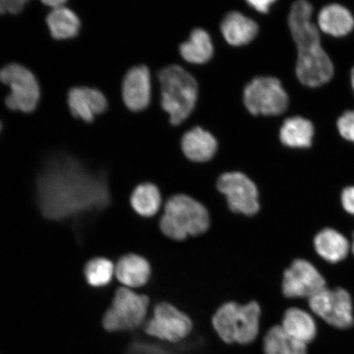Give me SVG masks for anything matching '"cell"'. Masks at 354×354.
<instances>
[{
	"label": "cell",
	"mask_w": 354,
	"mask_h": 354,
	"mask_svg": "<svg viewBox=\"0 0 354 354\" xmlns=\"http://www.w3.org/2000/svg\"><path fill=\"white\" fill-rule=\"evenodd\" d=\"M281 326L290 337L305 344L311 342L317 334L316 323L313 318L298 308L286 310Z\"/></svg>",
	"instance_id": "19"
},
{
	"label": "cell",
	"mask_w": 354,
	"mask_h": 354,
	"mask_svg": "<svg viewBox=\"0 0 354 354\" xmlns=\"http://www.w3.org/2000/svg\"><path fill=\"white\" fill-rule=\"evenodd\" d=\"M225 41L234 46H240L253 41L259 32V26L240 12H231L225 16L221 25Z\"/></svg>",
	"instance_id": "16"
},
{
	"label": "cell",
	"mask_w": 354,
	"mask_h": 354,
	"mask_svg": "<svg viewBox=\"0 0 354 354\" xmlns=\"http://www.w3.org/2000/svg\"><path fill=\"white\" fill-rule=\"evenodd\" d=\"M132 209L145 218H151L158 214L162 205V196L156 185L143 183L133 190L131 196Z\"/></svg>",
	"instance_id": "24"
},
{
	"label": "cell",
	"mask_w": 354,
	"mask_h": 354,
	"mask_svg": "<svg viewBox=\"0 0 354 354\" xmlns=\"http://www.w3.org/2000/svg\"><path fill=\"white\" fill-rule=\"evenodd\" d=\"M216 187L227 199L229 209L236 214L250 216L259 212L258 188L242 172H225L219 177Z\"/></svg>",
	"instance_id": "9"
},
{
	"label": "cell",
	"mask_w": 354,
	"mask_h": 354,
	"mask_svg": "<svg viewBox=\"0 0 354 354\" xmlns=\"http://www.w3.org/2000/svg\"><path fill=\"white\" fill-rule=\"evenodd\" d=\"M352 250H353V253L354 254V233H353V236Z\"/></svg>",
	"instance_id": "33"
},
{
	"label": "cell",
	"mask_w": 354,
	"mask_h": 354,
	"mask_svg": "<svg viewBox=\"0 0 354 354\" xmlns=\"http://www.w3.org/2000/svg\"><path fill=\"white\" fill-rule=\"evenodd\" d=\"M180 53L189 63L202 64L209 61L214 55V46L209 35L205 30L194 29L188 41L180 44Z\"/></svg>",
	"instance_id": "23"
},
{
	"label": "cell",
	"mask_w": 354,
	"mask_h": 354,
	"mask_svg": "<svg viewBox=\"0 0 354 354\" xmlns=\"http://www.w3.org/2000/svg\"><path fill=\"white\" fill-rule=\"evenodd\" d=\"M46 22L52 37L57 39L73 38L81 29V20L77 13L66 6L52 10Z\"/></svg>",
	"instance_id": "21"
},
{
	"label": "cell",
	"mask_w": 354,
	"mask_h": 354,
	"mask_svg": "<svg viewBox=\"0 0 354 354\" xmlns=\"http://www.w3.org/2000/svg\"><path fill=\"white\" fill-rule=\"evenodd\" d=\"M351 82H352V86H353V91H354V66L352 69V72H351Z\"/></svg>",
	"instance_id": "32"
},
{
	"label": "cell",
	"mask_w": 354,
	"mask_h": 354,
	"mask_svg": "<svg viewBox=\"0 0 354 354\" xmlns=\"http://www.w3.org/2000/svg\"><path fill=\"white\" fill-rule=\"evenodd\" d=\"M314 127L311 122L304 118L287 119L281 128L280 139L291 148H308L312 145Z\"/></svg>",
	"instance_id": "22"
},
{
	"label": "cell",
	"mask_w": 354,
	"mask_h": 354,
	"mask_svg": "<svg viewBox=\"0 0 354 354\" xmlns=\"http://www.w3.org/2000/svg\"><path fill=\"white\" fill-rule=\"evenodd\" d=\"M209 227V211L196 199L185 194H176L168 199L165 214L159 221L162 233L176 241L201 236Z\"/></svg>",
	"instance_id": "3"
},
{
	"label": "cell",
	"mask_w": 354,
	"mask_h": 354,
	"mask_svg": "<svg viewBox=\"0 0 354 354\" xmlns=\"http://www.w3.org/2000/svg\"><path fill=\"white\" fill-rule=\"evenodd\" d=\"M68 104L73 116L86 122L94 121L96 115L104 113L109 106L103 92L98 88L86 86L71 88Z\"/></svg>",
	"instance_id": "14"
},
{
	"label": "cell",
	"mask_w": 354,
	"mask_h": 354,
	"mask_svg": "<svg viewBox=\"0 0 354 354\" xmlns=\"http://www.w3.org/2000/svg\"><path fill=\"white\" fill-rule=\"evenodd\" d=\"M115 276L127 288H139L147 284L151 277V267L147 260L137 254H127L119 259Z\"/></svg>",
	"instance_id": "15"
},
{
	"label": "cell",
	"mask_w": 354,
	"mask_h": 354,
	"mask_svg": "<svg viewBox=\"0 0 354 354\" xmlns=\"http://www.w3.org/2000/svg\"><path fill=\"white\" fill-rule=\"evenodd\" d=\"M337 127L343 138L354 142V111L344 113L339 118Z\"/></svg>",
	"instance_id": "27"
},
{
	"label": "cell",
	"mask_w": 354,
	"mask_h": 354,
	"mask_svg": "<svg viewBox=\"0 0 354 354\" xmlns=\"http://www.w3.org/2000/svg\"><path fill=\"white\" fill-rule=\"evenodd\" d=\"M243 103L252 114L274 116L285 112L289 97L278 79L260 77L254 78L245 88Z\"/></svg>",
	"instance_id": "8"
},
{
	"label": "cell",
	"mask_w": 354,
	"mask_h": 354,
	"mask_svg": "<svg viewBox=\"0 0 354 354\" xmlns=\"http://www.w3.org/2000/svg\"><path fill=\"white\" fill-rule=\"evenodd\" d=\"M84 272L88 284L94 287H102L108 285L112 280L115 267L107 259L95 258L88 261Z\"/></svg>",
	"instance_id": "26"
},
{
	"label": "cell",
	"mask_w": 354,
	"mask_h": 354,
	"mask_svg": "<svg viewBox=\"0 0 354 354\" xmlns=\"http://www.w3.org/2000/svg\"><path fill=\"white\" fill-rule=\"evenodd\" d=\"M260 317L261 308L254 301L245 305L228 302L216 310L212 323L224 342L248 344L259 333Z\"/></svg>",
	"instance_id": "5"
},
{
	"label": "cell",
	"mask_w": 354,
	"mask_h": 354,
	"mask_svg": "<svg viewBox=\"0 0 354 354\" xmlns=\"http://www.w3.org/2000/svg\"><path fill=\"white\" fill-rule=\"evenodd\" d=\"M42 3L52 8V10H55V8L65 6L66 1L65 0H44Z\"/></svg>",
	"instance_id": "31"
},
{
	"label": "cell",
	"mask_w": 354,
	"mask_h": 354,
	"mask_svg": "<svg viewBox=\"0 0 354 354\" xmlns=\"http://www.w3.org/2000/svg\"><path fill=\"white\" fill-rule=\"evenodd\" d=\"M149 307V299L129 288L117 290L103 317L105 330L111 332L131 330L143 324Z\"/></svg>",
	"instance_id": "6"
},
{
	"label": "cell",
	"mask_w": 354,
	"mask_h": 354,
	"mask_svg": "<svg viewBox=\"0 0 354 354\" xmlns=\"http://www.w3.org/2000/svg\"><path fill=\"white\" fill-rule=\"evenodd\" d=\"M326 288L325 279L307 260H295L283 274L282 292L287 298L310 299Z\"/></svg>",
	"instance_id": "12"
},
{
	"label": "cell",
	"mask_w": 354,
	"mask_h": 354,
	"mask_svg": "<svg viewBox=\"0 0 354 354\" xmlns=\"http://www.w3.org/2000/svg\"><path fill=\"white\" fill-rule=\"evenodd\" d=\"M265 354H307L306 344L292 337L281 326L272 327L265 335Z\"/></svg>",
	"instance_id": "25"
},
{
	"label": "cell",
	"mask_w": 354,
	"mask_h": 354,
	"mask_svg": "<svg viewBox=\"0 0 354 354\" xmlns=\"http://www.w3.org/2000/svg\"><path fill=\"white\" fill-rule=\"evenodd\" d=\"M39 211L47 220H78L112 203L108 176L93 171L78 158L59 153L47 159L35 180Z\"/></svg>",
	"instance_id": "1"
},
{
	"label": "cell",
	"mask_w": 354,
	"mask_h": 354,
	"mask_svg": "<svg viewBox=\"0 0 354 354\" xmlns=\"http://www.w3.org/2000/svg\"><path fill=\"white\" fill-rule=\"evenodd\" d=\"M122 92L124 103L130 110L138 112L147 107L151 99V79L147 66H136L128 71Z\"/></svg>",
	"instance_id": "13"
},
{
	"label": "cell",
	"mask_w": 354,
	"mask_h": 354,
	"mask_svg": "<svg viewBox=\"0 0 354 354\" xmlns=\"http://www.w3.org/2000/svg\"><path fill=\"white\" fill-rule=\"evenodd\" d=\"M190 318L171 304L159 303L153 317L145 326V332L152 337L168 342H179L192 330Z\"/></svg>",
	"instance_id": "10"
},
{
	"label": "cell",
	"mask_w": 354,
	"mask_h": 354,
	"mask_svg": "<svg viewBox=\"0 0 354 354\" xmlns=\"http://www.w3.org/2000/svg\"><path fill=\"white\" fill-rule=\"evenodd\" d=\"M317 20L322 32L333 37H343L354 28L351 12L339 4H330L323 8Z\"/></svg>",
	"instance_id": "20"
},
{
	"label": "cell",
	"mask_w": 354,
	"mask_h": 354,
	"mask_svg": "<svg viewBox=\"0 0 354 354\" xmlns=\"http://www.w3.org/2000/svg\"><path fill=\"white\" fill-rule=\"evenodd\" d=\"M1 129H2V124H1V122H0V131H1Z\"/></svg>",
	"instance_id": "34"
},
{
	"label": "cell",
	"mask_w": 354,
	"mask_h": 354,
	"mask_svg": "<svg viewBox=\"0 0 354 354\" xmlns=\"http://www.w3.org/2000/svg\"><path fill=\"white\" fill-rule=\"evenodd\" d=\"M312 15L311 4L299 0L292 6L288 22L298 50L296 74L304 85L317 87L330 81L334 68L322 47L319 32Z\"/></svg>",
	"instance_id": "2"
},
{
	"label": "cell",
	"mask_w": 354,
	"mask_h": 354,
	"mask_svg": "<svg viewBox=\"0 0 354 354\" xmlns=\"http://www.w3.org/2000/svg\"><path fill=\"white\" fill-rule=\"evenodd\" d=\"M158 79L161 85L162 107L169 114L171 123L179 125L189 117L196 104V79L178 65L162 69Z\"/></svg>",
	"instance_id": "4"
},
{
	"label": "cell",
	"mask_w": 354,
	"mask_h": 354,
	"mask_svg": "<svg viewBox=\"0 0 354 354\" xmlns=\"http://www.w3.org/2000/svg\"><path fill=\"white\" fill-rule=\"evenodd\" d=\"M342 205L345 211L354 215V187L344 189L342 196Z\"/></svg>",
	"instance_id": "29"
},
{
	"label": "cell",
	"mask_w": 354,
	"mask_h": 354,
	"mask_svg": "<svg viewBox=\"0 0 354 354\" xmlns=\"http://www.w3.org/2000/svg\"><path fill=\"white\" fill-rule=\"evenodd\" d=\"M309 307L322 320L337 328H348L353 325L351 296L342 288H326L309 299Z\"/></svg>",
	"instance_id": "11"
},
{
	"label": "cell",
	"mask_w": 354,
	"mask_h": 354,
	"mask_svg": "<svg viewBox=\"0 0 354 354\" xmlns=\"http://www.w3.org/2000/svg\"><path fill=\"white\" fill-rule=\"evenodd\" d=\"M26 3V0H0V15H17L24 10Z\"/></svg>",
	"instance_id": "28"
},
{
	"label": "cell",
	"mask_w": 354,
	"mask_h": 354,
	"mask_svg": "<svg viewBox=\"0 0 354 354\" xmlns=\"http://www.w3.org/2000/svg\"><path fill=\"white\" fill-rule=\"evenodd\" d=\"M274 2H275L274 0H250L248 3L254 7L257 11L267 13Z\"/></svg>",
	"instance_id": "30"
},
{
	"label": "cell",
	"mask_w": 354,
	"mask_h": 354,
	"mask_svg": "<svg viewBox=\"0 0 354 354\" xmlns=\"http://www.w3.org/2000/svg\"><path fill=\"white\" fill-rule=\"evenodd\" d=\"M0 82L10 86L6 99L8 109L32 113L41 99V87L32 71L19 64H7L0 69Z\"/></svg>",
	"instance_id": "7"
},
{
	"label": "cell",
	"mask_w": 354,
	"mask_h": 354,
	"mask_svg": "<svg viewBox=\"0 0 354 354\" xmlns=\"http://www.w3.org/2000/svg\"><path fill=\"white\" fill-rule=\"evenodd\" d=\"M317 253L327 262L335 263L344 260L351 250V243L343 234L326 228L318 233L314 240Z\"/></svg>",
	"instance_id": "18"
},
{
	"label": "cell",
	"mask_w": 354,
	"mask_h": 354,
	"mask_svg": "<svg viewBox=\"0 0 354 354\" xmlns=\"http://www.w3.org/2000/svg\"><path fill=\"white\" fill-rule=\"evenodd\" d=\"M183 153L190 160L198 162H207L214 156L218 149V142L209 132L201 127L185 133L181 141Z\"/></svg>",
	"instance_id": "17"
}]
</instances>
